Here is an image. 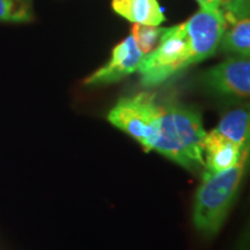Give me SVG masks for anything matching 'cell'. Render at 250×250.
Returning <instances> with one entry per match:
<instances>
[{
    "label": "cell",
    "instance_id": "3",
    "mask_svg": "<svg viewBox=\"0 0 250 250\" xmlns=\"http://www.w3.org/2000/svg\"><path fill=\"white\" fill-rule=\"evenodd\" d=\"M193 65L186 24L165 28L158 46L144 56L138 72L143 86L154 87Z\"/></svg>",
    "mask_w": 250,
    "mask_h": 250
},
{
    "label": "cell",
    "instance_id": "1",
    "mask_svg": "<svg viewBox=\"0 0 250 250\" xmlns=\"http://www.w3.org/2000/svg\"><path fill=\"white\" fill-rule=\"evenodd\" d=\"M206 131L199 111L181 103H160L153 127L154 151L191 173L204 170Z\"/></svg>",
    "mask_w": 250,
    "mask_h": 250
},
{
    "label": "cell",
    "instance_id": "2",
    "mask_svg": "<svg viewBox=\"0 0 250 250\" xmlns=\"http://www.w3.org/2000/svg\"><path fill=\"white\" fill-rule=\"evenodd\" d=\"M250 171V143L242 149L241 158L229 169L213 175H203L192 208L196 230L211 239L217 235L232 210L246 177Z\"/></svg>",
    "mask_w": 250,
    "mask_h": 250
},
{
    "label": "cell",
    "instance_id": "8",
    "mask_svg": "<svg viewBox=\"0 0 250 250\" xmlns=\"http://www.w3.org/2000/svg\"><path fill=\"white\" fill-rule=\"evenodd\" d=\"M213 131L237 147H246L250 143V103H233L227 107Z\"/></svg>",
    "mask_w": 250,
    "mask_h": 250
},
{
    "label": "cell",
    "instance_id": "5",
    "mask_svg": "<svg viewBox=\"0 0 250 250\" xmlns=\"http://www.w3.org/2000/svg\"><path fill=\"white\" fill-rule=\"evenodd\" d=\"M184 24L191 46L193 64L214 55L220 46L225 29V21L220 9L201 7Z\"/></svg>",
    "mask_w": 250,
    "mask_h": 250
},
{
    "label": "cell",
    "instance_id": "7",
    "mask_svg": "<svg viewBox=\"0 0 250 250\" xmlns=\"http://www.w3.org/2000/svg\"><path fill=\"white\" fill-rule=\"evenodd\" d=\"M143 58V52L137 46L132 35L127 36L112 49L110 59L86 78L83 83L86 86H103L118 83L138 72Z\"/></svg>",
    "mask_w": 250,
    "mask_h": 250
},
{
    "label": "cell",
    "instance_id": "9",
    "mask_svg": "<svg viewBox=\"0 0 250 250\" xmlns=\"http://www.w3.org/2000/svg\"><path fill=\"white\" fill-rule=\"evenodd\" d=\"M243 148L226 142L213 130L206 132L204 139L205 165L203 175H213L232 168L239 162Z\"/></svg>",
    "mask_w": 250,
    "mask_h": 250
},
{
    "label": "cell",
    "instance_id": "10",
    "mask_svg": "<svg viewBox=\"0 0 250 250\" xmlns=\"http://www.w3.org/2000/svg\"><path fill=\"white\" fill-rule=\"evenodd\" d=\"M112 9L133 23L160 26L165 14L158 0H112Z\"/></svg>",
    "mask_w": 250,
    "mask_h": 250
},
{
    "label": "cell",
    "instance_id": "13",
    "mask_svg": "<svg viewBox=\"0 0 250 250\" xmlns=\"http://www.w3.org/2000/svg\"><path fill=\"white\" fill-rule=\"evenodd\" d=\"M232 250H250V210Z\"/></svg>",
    "mask_w": 250,
    "mask_h": 250
},
{
    "label": "cell",
    "instance_id": "6",
    "mask_svg": "<svg viewBox=\"0 0 250 250\" xmlns=\"http://www.w3.org/2000/svg\"><path fill=\"white\" fill-rule=\"evenodd\" d=\"M220 11L225 29L219 48L233 56L250 57V0H232Z\"/></svg>",
    "mask_w": 250,
    "mask_h": 250
},
{
    "label": "cell",
    "instance_id": "12",
    "mask_svg": "<svg viewBox=\"0 0 250 250\" xmlns=\"http://www.w3.org/2000/svg\"><path fill=\"white\" fill-rule=\"evenodd\" d=\"M31 12L27 0H0V20L9 22H27Z\"/></svg>",
    "mask_w": 250,
    "mask_h": 250
},
{
    "label": "cell",
    "instance_id": "14",
    "mask_svg": "<svg viewBox=\"0 0 250 250\" xmlns=\"http://www.w3.org/2000/svg\"><path fill=\"white\" fill-rule=\"evenodd\" d=\"M232 0H210V7L211 9H220L224 7L225 5H227L228 2H230Z\"/></svg>",
    "mask_w": 250,
    "mask_h": 250
},
{
    "label": "cell",
    "instance_id": "15",
    "mask_svg": "<svg viewBox=\"0 0 250 250\" xmlns=\"http://www.w3.org/2000/svg\"><path fill=\"white\" fill-rule=\"evenodd\" d=\"M198 4L203 8H208L210 7V0H197Z\"/></svg>",
    "mask_w": 250,
    "mask_h": 250
},
{
    "label": "cell",
    "instance_id": "11",
    "mask_svg": "<svg viewBox=\"0 0 250 250\" xmlns=\"http://www.w3.org/2000/svg\"><path fill=\"white\" fill-rule=\"evenodd\" d=\"M165 28L159 26H147V24L133 23L132 29H131V35L134 39L137 46L144 56L148 55L152 52L159 43Z\"/></svg>",
    "mask_w": 250,
    "mask_h": 250
},
{
    "label": "cell",
    "instance_id": "4",
    "mask_svg": "<svg viewBox=\"0 0 250 250\" xmlns=\"http://www.w3.org/2000/svg\"><path fill=\"white\" fill-rule=\"evenodd\" d=\"M205 90L225 99H250V57L232 56L201 77Z\"/></svg>",
    "mask_w": 250,
    "mask_h": 250
}]
</instances>
